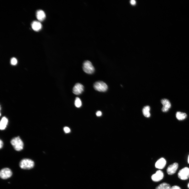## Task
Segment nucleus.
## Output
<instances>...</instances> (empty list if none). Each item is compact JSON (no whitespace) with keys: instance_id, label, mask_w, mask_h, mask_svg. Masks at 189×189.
<instances>
[{"instance_id":"nucleus-3","label":"nucleus","mask_w":189,"mask_h":189,"mask_svg":"<svg viewBox=\"0 0 189 189\" xmlns=\"http://www.w3.org/2000/svg\"><path fill=\"white\" fill-rule=\"evenodd\" d=\"M83 71L88 74H92L95 71V68L92 63L90 61H86L83 63Z\"/></svg>"},{"instance_id":"nucleus-19","label":"nucleus","mask_w":189,"mask_h":189,"mask_svg":"<svg viewBox=\"0 0 189 189\" xmlns=\"http://www.w3.org/2000/svg\"><path fill=\"white\" fill-rule=\"evenodd\" d=\"M17 63V59L15 58H12L11 60V64L14 65H16Z\"/></svg>"},{"instance_id":"nucleus-5","label":"nucleus","mask_w":189,"mask_h":189,"mask_svg":"<svg viewBox=\"0 0 189 189\" xmlns=\"http://www.w3.org/2000/svg\"><path fill=\"white\" fill-rule=\"evenodd\" d=\"M178 176L182 180H187L189 177V168L185 167L181 169L178 173Z\"/></svg>"},{"instance_id":"nucleus-18","label":"nucleus","mask_w":189,"mask_h":189,"mask_svg":"<svg viewBox=\"0 0 189 189\" xmlns=\"http://www.w3.org/2000/svg\"><path fill=\"white\" fill-rule=\"evenodd\" d=\"M75 105L77 107H80L82 105V102L80 98L76 97L75 98Z\"/></svg>"},{"instance_id":"nucleus-6","label":"nucleus","mask_w":189,"mask_h":189,"mask_svg":"<svg viewBox=\"0 0 189 189\" xmlns=\"http://www.w3.org/2000/svg\"><path fill=\"white\" fill-rule=\"evenodd\" d=\"M12 174L11 170L8 168L3 169L0 172V176L2 179L4 180H6L11 177Z\"/></svg>"},{"instance_id":"nucleus-23","label":"nucleus","mask_w":189,"mask_h":189,"mask_svg":"<svg viewBox=\"0 0 189 189\" xmlns=\"http://www.w3.org/2000/svg\"><path fill=\"white\" fill-rule=\"evenodd\" d=\"M0 148L1 149L3 147V142L1 140L0 141Z\"/></svg>"},{"instance_id":"nucleus-16","label":"nucleus","mask_w":189,"mask_h":189,"mask_svg":"<svg viewBox=\"0 0 189 189\" xmlns=\"http://www.w3.org/2000/svg\"><path fill=\"white\" fill-rule=\"evenodd\" d=\"M187 116L186 114L181 112H177L176 114V118L179 120H182L186 118Z\"/></svg>"},{"instance_id":"nucleus-24","label":"nucleus","mask_w":189,"mask_h":189,"mask_svg":"<svg viewBox=\"0 0 189 189\" xmlns=\"http://www.w3.org/2000/svg\"><path fill=\"white\" fill-rule=\"evenodd\" d=\"M133 5H134L136 4V1L134 0H132L130 2Z\"/></svg>"},{"instance_id":"nucleus-12","label":"nucleus","mask_w":189,"mask_h":189,"mask_svg":"<svg viewBox=\"0 0 189 189\" xmlns=\"http://www.w3.org/2000/svg\"><path fill=\"white\" fill-rule=\"evenodd\" d=\"M36 16L38 20L40 21H43L46 18V14L42 10H39L36 12Z\"/></svg>"},{"instance_id":"nucleus-15","label":"nucleus","mask_w":189,"mask_h":189,"mask_svg":"<svg viewBox=\"0 0 189 189\" xmlns=\"http://www.w3.org/2000/svg\"><path fill=\"white\" fill-rule=\"evenodd\" d=\"M150 106H147L143 108L142 112L144 115L146 117H149L150 116L151 114L150 112Z\"/></svg>"},{"instance_id":"nucleus-10","label":"nucleus","mask_w":189,"mask_h":189,"mask_svg":"<svg viewBox=\"0 0 189 189\" xmlns=\"http://www.w3.org/2000/svg\"><path fill=\"white\" fill-rule=\"evenodd\" d=\"M161 103L163 106L162 110V111L164 112H168L171 106L170 101L167 99H163L161 100Z\"/></svg>"},{"instance_id":"nucleus-11","label":"nucleus","mask_w":189,"mask_h":189,"mask_svg":"<svg viewBox=\"0 0 189 189\" xmlns=\"http://www.w3.org/2000/svg\"><path fill=\"white\" fill-rule=\"evenodd\" d=\"M166 164V161L163 158H161L159 159L156 163L155 167L160 169H162L165 167Z\"/></svg>"},{"instance_id":"nucleus-13","label":"nucleus","mask_w":189,"mask_h":189,"mask_svg":"<svg viewBox=\"0 0 189 189\" xmlns=\"http://www.w3.org/2000/svg\"><path fill=\"white\" fill-rule=\"evenodd\" d=\"M32 28L34 30L38 31L41 30L42 28V25L39 22L35 21H33L31 25Z\"/></svg>"},{"instance_id":"nucleus-25","label":"nucleus","mask_w":189,"mask_h":189,"mask_svg":"<svg viewBox=\"0 0 189 189\" xmlns=\"http://www.w3.org/2000/svg\"><path fill=\"white\" fill-rule=\"evenodd\" d=\"M188 164H189V155L188 156Z\"/></svg>"},{"instance_id":"nucleus-4","label":"nucleus","mask_w":189,"mask_h":189,"mask_svg":"<svg viewBox=\"0 0 189 189\" xmlns=\"http://www.w3.org/2000/svg\"><path fill=\"white\" fill-rule=\"evenodd\" d=\"M93 87L96 91L102 92L106 91L108 88L107 84L102 81H98L95 83Z\"/></svg>"},{"instance_id":"nucleus-7","label":"nucleus","mask_w":189,"mask_h":189,"mask_svg":"<svg viewBox=\"0 0 189 189\" xmlns=\"http://www.w3.org/2000/svg\"><path fill=\"white\" fill-rule=\"evenodd\" d=\"M84 86L80 83L76 84L73 89V92L75 94L79 95L81 94L84 91Z\"/></svg>"},{"instance_id":"nucleus-2","label":"nucleus","mask_w":189,"mask_h":189,"mask_svg":"<svg viewBox=\"0 0 189 189\" xmlns=\"http://www.w3.org/2000/svg\"><path fill=\"white\" fill-rule=\"evenodd\" d=\"M19 166L24 170H29L32 168L35 165L34 161L30 159H24L20 162Z\"/></svg>"},{"instance_id":"nucleus-26","label":"nucleus","mask_w":189,"mask_h":189,"mask_svg":"<svg viewBox=\"0 0 189 189\" xmlns=\"http://www.w3.org/2000/svg\"><path fill=\"white\" fill-rule=\"evenodd\" d=\"M187 186H188V188H189V183H188V184Z\"/></svg>"},{"instance_id":"nucleus-1","label":"nucleus","mask_w":189,"mask_h":189,"mask_svg":"<svg viewBox=\"0 0 189 189\" xmlns=\"http://www.w3.org/2000/svg\"><path fill=\"white\" fill-rule=\"evenodd\" d=\"M11 143L15 150L17 151H20L23 150L24 144L21 139L19 137L13 138Z\"/></svg>"},{"instance_id":"nucleus-9","label":"nucleus","mask_w":189,"mask_h":189,"mask_svg":"<svg viewBox=\"0 0 189 189\" xmlns=\"http://www.w3.org/2000/svg\"><path fill=\"white\" fill-rule=\"evenodd\" d=\"M178 167V164L177 163H174L169 165L166 170L167 173L169 175L174 174L176 172Z\"/></svg>"},{"instance_id":"nucleus-14","label":"nucleus","mask_w":189,"mask_h":189,"mask_svg":"<svg viewBox=\"0 0 189 189\" xmlns=\"http://www.w3.org/2000/svg\"><path fill=\"white\" fill-rule=\"evenodd\" d=\"M8 122V119L6 117H4L2 118L0 123V129L1 130H5L7 127Z\"/></svg>"},{"instance_id":"nucleus-22","label":"nucleus","mask_w":189,"mask_h":189,"mask_svg":"<svg viewBox=\"0 0 189 189\" xmlns=\"http://www.w3.org/2000/svg\"><path fill=\"white\" fill-rule=\"evenodd\" d=\"M96 114L98 116H100L102 115V113L101 112L98 111L96 112Z\"/></svg>"},{"instance_id":"nucleus-20","label":"nucleus","mask_w":189,"mask_h":189,"mask_svg":"<svg viewBox=\"0 0 189 189\" xmlns=\"http://www.w3.org/2000/svg\"><path fill=\"white\" fill-rule=\"evenodd\" d=\"M64 130L65 132L66 133L70 132L71 131L70 129L67 127H65L64 128Z\"/></svg>"},{"instance_id":"nucleus-21","label":"nucleus","mask_w":189,"mask_h":189,"mask_svg":"<svg viewBox=\"0 0 189 189\" xmlns=\"http://www.w3.org/2000/svg\"><path fill=\"white\" fill-rule=\"evenodd\" d=\"M171 189H181L179 186H174L171 187Z\"/></svg>"},{"instance_id":"nucleus-17","label":"nucleus","mask_w":189,"mask_h":189,"mask_svg":"<svg viewBox=\"0 0 189 189\" xmlns=\"http://www.w3.org/2000/svg\"><path fill=\"white\" fill-rule=\"evenodd\" d=\"M170 185L165 183H163L156 187L155 189H171Z\"/></svg>"},{"instance_id":"nucleus-8","label":"nucleus","mask_w":189,"mask_h":189,"mask_svg":"<svg viewBox=\"0 0 189 189\" xmlns=\"http://www.w3.org/2000/svg\"><path fill=\"white\" fill-rule=\"evenodd\" d=\"M163 172L161 171H157L155 173L152 175L151 178L152 181L155 182H157L161 180L164 177Z\"/></svg>"}]
</instances>
